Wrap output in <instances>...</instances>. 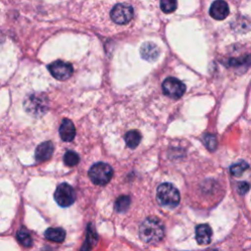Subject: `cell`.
<instances>
[{
	"label": "cell",
	"mask_w": 251,
	"mask_h": 251,
	"mask_svg": "<svg viewBox=\"0 0 251 251\" xmlns=\"http://www.w3.org/2000/svg\"><path fill=\"white\" fill-rule=\"evenodd\" d=\"M164 225L156 217L147 218L139 227V236L146 243H156L164 237Z\"/></svg>",
	"instance_id": "1"
},
{
	"label": "cell",
	"mask_w": 251,
	"mask_h": 251,
	"mask_svg": "<svg viewBox=\"0 0 251 251\" xmlns=\"http://www.w3.org/2000/svg\"><path fill=\"white\" fill-rule=\"evenodd\" d=\"M160 6L164 13L170 14L176 9L177 1L176 0H160Z\"/></svg>",
	"instance_id": "20"
},
{
	"label": "cell",
	"mask_w": 251,
	"mask_h": 251,
	"mask_svg": "<svg viewBox=\"0 0 251 251\" xmlns=\"http://www.w3.org/2000/svg\"><path fill=\"white\" fill-rule=\"evenodd\" d=\"M157 200L163 206L175 208L178 205L180 196L177 188L172 183H161L157 187Z\"/></svg>",
	"instance_id": "2"
},
{
	"label": "cell",
	"mask_w": 251,
	"mask_h": 251,
	"mask_svg": "<svg viewBox=\"0 0 251 251\" xmlns=\"http://www.w3.org/2000/svg\"><path fill=\"white\" fill-rule=\"evenodd\" d=\"M59 133L63 141H72L75 135V127L74 123L69 119H64L60 126Z\"/></svg>",
	"instance_id": "12"
},
{
	"label": "cell",
	"mask_w": 251,
	"mask_h": 251,
	"mask_svg": "<svg viewBox=\"0 0 251 251\" xmlns=\"http://www.w3.org/2000/svg\"><path fill=\"white\" fill-rule=\"evenodd\" d=\"M88 176L93 183L104 185L111 180L113 176V169L110 165L99 162L91 166L88 171Z\"/></svg>",
	"instance_id": "3"
},
{
	"label": "cell",
	"mask_w": 251,
	"mask_h": 251,
	"mask_svg": "<svg viewBox=\"0 0 251 251\" xmlns=\"http://www.w3.org/2000/svg\"><path fill=\"white\" fill-rule=\"evenodd\" d=\"M248 164L244 161H240L238 163H235L233 164L231 167H230V174L233 176H241L247 169H248Z\"/></svg>",
	"instance_id": "18"
},
{
	"label": "cell",
	"mask_w": 251,
	"mask_h": 251,
	"mask_svg": "<svg viewBox=\"0 0 251 251\" xmlns=\"http://www.w3.org/2000/svg\"><path fill=\"white\" fill-rule=\"evenodd\" d=\"M212 251H218V250H212Z\"/></svg>",
	"instance_id": "24"
},
{
	"label": "cell",
	"mask_w": 251,
	"mask_h": 251,
	"mask_svg": "<svg viewBox=\"0 0 251 251\" xmlns=\"http://www.w3.org/2000/svg\"><path fill=\"white\" fill-rule=\"evenodd\" d=\"M111 19L113 22L119 25H125L131 21L133 18V9L130 5L120 3L113 7L110 12Z\"/></svg>",
	"instance_id": "6"
},
{
	"label": "cell",
	"mask_w": 251,
	"mask_h": 251,
	"mask_svg": "<svg viewBox=\"0 0 251 251\" xmlns=\"http://www.w3.org/2000/svg\"><path fill=\"white\" fill-rule=\"evenodd\" d=\"M210 16L215 20H224L229 14V8L226 1L224 0H216L212 3L210 7Z\"/></svg>",
	"instance_id": "9"
},
{
	"label": "cell",
	"mask_w": 251,
	"mask_h": 251,
	"mask_svg": "<svg viewBox=\"0 0 251 251\" xmlns=\"http://www.w3.org/2000/svg\"><path fill=\"white\" fill-rule=\"evenodd\" d=\"M140 139H141V135L136 130L127 131L125 135V141L129 148H135L139 144Z\"/></svg>",
	"instance_id": "15"
},
{
	"label": "cell",
	"mask_w": 251,
	"mask_h": 251,
	"mask_svg": "<svg viewBox=\"0 0 251 251\" xmlns=\"http://www.w3.org/2000/svg\"><path fill=\"white\" fill-rule=\"evenodd\" d=\"M212 228L207 224L198 225L195 227V238L196 241L201 245H207L212 239Z\"/></svg>",
	"instance_id": "11"
},
{
	"label": "cell",
	"mask_w": 251,
	"mask_h": 251,
	"mask_svg": "<svg viewBox=\"0 0 251 251\" xmlns=\"http://www.w3.org/2000/svg\"><path fill=\"white\" fill-rule=\"evenodd\" d=\"M140 54L144 60L149 62H154L159 57L160 49L155 43L147 41L141 45Z\"/></svg>",
	"instance_id": "10"
},
{
	"label": "cell",
	"mask_w": 251,
	"mask_h": 251,
	"mask_svg": "<svg viewBox=\"0 0 251 251\" xmlns=\"http://www.w3.org/2000/svg\"><path fill=\"white\" fill-rule=\"evenodd\" d=\"M45 237L55 242H62L65 239L66 232L61 227H49L44 233Z\"/></svg>",
	"instance_id": "14"
},
{
	"label": "cell",
	"mask_w": 251,
	"mask_h": 251,
	"mask_svg": "<svg viewBox=\"0 0 251 251\" xmlns=\"http://www.w3.org/2000/svg\"><path fill=\"white\" fill-rule=\"evenodd\" d=\"M25 108L32 116L44 115L48 108V100L42 94H32L25 101Z\"/></svg>",
	"instance_id": "4"
},
{
	"label": "cell",
	"mask_w": 251,
	"mask_h": 251,
	"mask_svg": "<svg viewBox=\"0 0 251 251\" xmlns=\"http://www.w3.org/2000/svg\"><path fill=\"white\" fill-rule=\"evenodd\" d=\"M203 141L206 145V147L210 150V151H214L217 147V138L215 135L207 133L204 135L203 137Z\"/></svg>",
	"instance_id": "22"
},
{
	"label": "cell",
	"mask_w": 251,
	"mask_h": 251,
	"mask_svg": "<svg viewBox=\"0 0 251 251\" xmlns=\"http://www.w3.org/2000/svg\"><path fill=\"white\" fill-rule=\"evenodd\" d=\"M17 238H18L19 242L25 247H30L32 245V238L26 229L21 228L17 232Z\"/></svg>",
	"instance_id": "17"
},
{
	"label": "cell",
	"mask_w": 251,
	"mask_h": 251,
	"mask_svg": "<svg viewBox=\"0 0 251 251\" xmlns=\"http://www.w3.org/2000/svg\"><path fill=\"white\" fill-rule=\"evenodd\" d=\"M50 74L59 80L68 79L73 75V66L63 61H55L48 66Z\"/></svg>",
	"instance_id": "8"
},
{
	"label": "cell",
	"mask_w": 251,
	"mask_h": 251,
	"mask_svg": "<svg viewBox=\"0 0 251 251\" xmlns=\"http://www.w3.org/2000/svg\"><path fill=\"white\" fill-rule=\"evenodd\" d=\"M54 199L61 207H68L75 202V192L70 184L61 183L55 190Z\"/></svg>",
	"instance_id": "5"
},
{
	"label": "cell",
	"mask_w": 251,
	"mask_h": 251,
	"mask_svg": "<svg viewBox=\"0 0 251 251\" xmlns=\"http://www.w3.org/2000/svg\"><path fill=\"white\" fill-rule=\"evenodd\" d=\"M129 204H130V198L126 195H122L117 199L115 203V207L118 212H125L129 207Z\"/></svg>",
	"instance_id": "19"
},
{
	"label": "cell",
	"mask_w": 251,
	"mask_h": 251,
	"mask_svg": "<svg viewBox=\"0 0 251 251\" xmlns=\"http://www.w3.org/2000/svg\"><path fill=\"white\" fill-rule=\"evenodd\" d=\"M162 88L165 95L174 99L180 98L185 92L184 83L176 77H167L163 81Z\"/></svg>",
	"instance_id": "7"
},
{
	"label": "cell",
	"mask_w": 251,
	"mask_h": 251,
	"mask_svg": "<svg viewBox=\"0 0 251 251\" xmlns=\"http://www.w3.org/2000/svg\"><path fill=\"white\" fill-rule=\"evenodd\" d=\"M249 189V184L245 181H241L237 185V191L239 194H245Z\"/></svg>",
	"instance_id": "23"
},
{
	"label": "cell",
	"mask_w": 251,
	"mask_h": 251,
	"mask_svg": "<svg viewBox=\"0 0 251 251\" xmlns=\"http://www.w3.org/2000/svg\"><path fill=\"white\" fill-rule=\"evenodd\" d=\"M54 151V146L51 141H44L40 143L35 149V159L37 161H46L50 159Z\"/></svg>",
	"instance_id": "13"
},
{
	"label": "cell",
	"mask_w": 251,
	"mask_h": 251,
	"mask_svg": "<svg viewBox=\"0 0 251 251\" xmlns=\"http://www.w3.org/2000/svg\"><path fill=\"white\" fill-rule=\"evenodd\" d=\"M96 240V233L94 228L92 227L91 225L88 226L87 227V235H86V239H85V243L83 244V248L81 249V251H89V249L91 248V246L95 243Z\"/></svg>",
	"instance_id": "16"
},
{
	"label": "cell",
	"mask_w": 251,
	"mask_h": 251,
	"mask_svg": "<svg viewBox=\"0 0 251 251\" xmlns=\"http://www.w3.org/2000/svg\"><path fill=\"white\" fill-rule=\"evenodd\" d=\"M79 161V156L75 151H67L64 155V162L67 166L74 167Z\"/></svg>",
	"instance_id": "21"
}]
</instances>
